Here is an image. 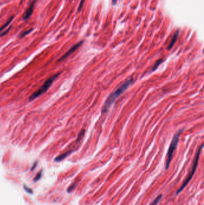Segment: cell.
I'll use <instances>...</instances> for the list:
<instances>
[{
  "mask_svg": "<svg viewBox=\"0 0 204 205\" xmlns=\"http://www.w3.org/2000/svg\"><path fill=\"white\" fill-rule=\"evenodd\" d=\"M132 79H130L129 80L126 81L124 84H123L122 86H120L118 89H117L115 91L112 92L108 97L103 107V109H102V112L106 113L109 109V108L113 105L114 101L129 87V85L132 84Z\"/></svg>",
  "mask_w": 204,
  "mask_h": 205,
  "instance_id": "6da1fadb",
  "label": "cell"
},
{
  "mask_svg": "<svg viewBox=\"0 0 204 205\" xmlns=\"http://www.w3.org/2000/svg\"><path fill=\"white\" fill-rule=\"evenodd\" d=\"M203 144H202L199 148L198 149V150L196 153V155L195 156V158L194 159V161H193V166H192V169H191V171L190 172H189V174L187 175V177L186 178V179L184 180V181L183 182V184L182 185V186L180 187V188L178 189L176 193V194H178L179 193H180L184 188L185 187L188 185V184L189 183L190 181L192 179V178L193 177L194 174H195V172L196 171V167H197V163H198V161H199V156H200V152H201V150H202V149L203 148Z\"/></svg>",
  "mask_w": 204,
  "mask_h": 205,
  "instance_id": "7a4b0ae2",
  "label": "cell"
},
{
  "mask_svg": "<svg viewBox=\"0 0 204 205\" xmlns=\"http://www.w3.org/2000/svg\"><path fill=\"white\" fill-rule=\"evenodd\" d=\"M183 130H180L179 131H178L174 135V136L172 140V142L170 144L169 148L168 149V153H167V158H166V164H165V169L166 170H168L169 166H170V164H171V160L172 158L174 152L175 150V149L177 148V145L178 143V140H179V139H180V134L182 133Z\"/></svg>",
  "mask_w": 204,
  "mask_h": 205,
  "instance_id": "3957f363",
  "label": "cell"
},
{
  "mask_svg": "<svg viewBox=\"0 0 204 205\" xmlns=\"http://www.w3.org/2000/svg\"><path fill=\"white\" fill-rule=\"evenodd\" d=\"M59 75V74H56L53 76L51 77V78H48L46 82L45 83L43 84V85L36 92H35L34 93H33L30 97L29 98V100L30 101H32L35 98H37L38 97L40 96L41 95H42L43 93H44L45 92H46L48 89L50 88V87L52 85L53 82L55 80V79H56L57 77Z\"/></svg>",
  "mask_w": 204,
  "mask_h": 205,
  "instance_id": "277c9868",
  "label": "cell"
},
{
  "mask_svg": "<svg viewBox=\"0 0 204 205\" xmlns=\"http://www.w3.org/2000/svg\"><path fill=\"white\" fill-rule=\"evenodd\" d=\"M37 1V0H33V1L31 3V4H30V6L28 7L26 12H25L24 13V16L23 17V20H27L31 16L32 14L33 13L34 6Z\"/></svg>",
  "mask_w": 204,
  "mask_h": 205,
  "instance_id": "5b68a950",
  "label": "cell"
},
{
  "mask_svg": "<svg viewBox=\"0 0 204 205\" xmlns=\"http://www.w3.org/2000/svg\"><path fill=\"white\" fill-rule=\"evenodd\" d=\"M83 41H81L77 43V44H75V45H74V46L68 51V52H67L61 58H60V59L59 60V61H61L65 60V58H67L68 57H69L71 54H72V53L74 52V51H75V50H77V49L83 44Z\"/></svg>",
  "mask_w": 204,
  "mask_h": 205,
  "instance_id": "8992f818",
  "label": "cell"
},
{
  "mask_svg": "<svg viewBox=\"0 0 204 205\" xmlns=\"http://www.w3.org/2000/svg\"><path fill=\"white\" fill-rule=\"evenodd\" d=\"M14 16L11 17L5 23V24L3 25V26H2L1 28H0V37H2V36H4V35H6V34L9 31V30L11 29V27H10V28H8L7 30H6V31H3L4 30L6 29V28L9 26V25L11 23V22L13 21V19H14Z\"/></svg>",
  "mask_w": 204,
  "mask_h": 205,
  "instance_id": "52a82bcc",
  "label": "cell"
},
{
  "mask_svg": "<svg viewBox=\"0 0 204 205\" xmlns=\"http://www.w3.org/2000/svg\"><path fill=\"white\" fill-rule=\"evenodd\" d=\"M179 32H180V30H178L175 32V33L174 34V36H173L172 38V40H171V42H170V43H169V46H168V50H170V49L174 46V44H175V42L177 41V39H178V35H179Z\"/></svg>",
  "mask_w": 204,
  "mask_h": 205,
  "instance_id": "ba28073f",
  "label": "cell"
},
{
  "mask_svg": "<svg viewBox=\"0 0 204 205\" xmlns=\"http://www.w3.org/2000/svg\"><path fill=\"white\" fill-rule=\"evenodd\" d=\"M72 152V151H69V152H67L66 153H63V154L58 156V157L56 158L55 159V161H60L61 160H62L63 159H64L65 157H67L69 154H70V153Z\"/></svg>",
  "mask_w": 204,
  "mask_h": 205,
  "instance_id": "9c48e42d",
  "label": "cell"
},
{
  "mask_svg": "<svg viewBox=\"0 0 204 205\" xmlns=\"http://www.w3.org/2000/svg\"><path fill=\"white\" fill-rule=\"evenodd\" d=\"M162 198V194L159 195L149 205H157L159 203Z\"/></svg>",
  "mask_w": 204,
  "mask_h": 205,
  "instance_id": "30bf717a",
  "label": "cell"
},
{
  "mask_svg": "<svg viewBox=\"0 0 204 205\" xmlns=\"http://www.w3.org/2000/svg\"><path fill=\"white\" fill-rule=\"evenodd\" d=\"M162 60H159L156 63V64H155L154 67H153L152 71H155V70H156V68L160 65V64L162 63Z\"/></svg>",
  "mask_w": 204,
  "mask_h": 205,
  "instance_id": "8fae6325",
  "label": "cell"
},
{
  "mask_svg": "<svg viewBox=\"0 0 204 205\" xmlns=\"http://www.w3.org/2000/svg\"><path fill=\"white\" fill-rule=\"evenodd\" d=\"M33 31V29H31V30H28V31H24V32L22 33V34H21L20 36V38L23 37L24 36H27V34H28L29 33H31V31Z\"/></svg>",
  "mask_w": 204,
  "mask_h": 205,
  "instance_id": "7c38bea8",
  "label": "cell"
},
{
  "mask_svg": "<svg viewBox=\"0 0 204 205\" xmlns=\"http://www.w3.org/2000/svg\"><path fill=\"white\" fill-rule=\"evenodd\" d=\"M85 0H81V1H80V4H79V7H78V12H80L81 10V9H82V7L83 6V4L85 3Z\"/></svg>",
  "mask_w": 204,
  "mask_h": 205,
  "instance_id": "4fadbf2b",
  "label": "cell"
},
{
  "mask_svg": "<svg viewBox=\"0 0 204 205\" xmlns=\"http://www.w3.org/2000/svg\"><path fill=\"white\" fill-rule=\"evenodd\" d=\"M41 174H42L41 172H39V173L36 175L35 177L34 178V181H37L38 180H39V179H40V177H41Z\"/></svg>",
  "mask_w": 204,
  "mask_h": 205,
  "instance_id": "5bb4252c",
  "label": "cell"
},
{
  "mask_svg": "<svg viewBox=\"0 0 204 205\" xmlns=\"http://www.w3.org/2000/svg\"><path fill=\"white\" fill-rule=\"evenodd\" d=\"M117 0H112V4L113 5H115L116 4V3H117Z\"/></svg>",
  "mask_w": 204,
  "mask_h": 205,
  "instance_id": "9a60e30c",
  "label": "cell"
}]
</instances>
